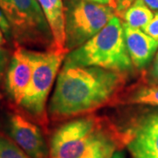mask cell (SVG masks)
<instances>
[{"label":"cell","instance_id":"7c38bea8","mask_svg":"<svg viewBox=\"0 0 158 158\" xmlns=\"http://www.w3.org/2000/svg\"><path fill=\"white\" fill-rule=\"evenodd\" d=\"M154 17L152 10L148 7L142 0H135L124 11L123 18L128 26L142 29Z\"/></svg>","mask_w":158,"mask_h":158},{"label":"cell","instance_id":"d4e9b609","mask_svg":"<svg viewBox=\"0 0 158 158\" xmlns=\"http://www.w3.org/2000/svg\"><path fill=\"white\" fill-rule=\"evenodd\" d=\"M110 6L113 9H116V0H110Z\"/></svg>","mask_w":158,"mask_h":158},{"label":"cell","instance_id":"7402d4cb","mask_svg":"<svg viewBox=\"0 0 158 158\" xmlns=\"http://www.w3.org/2000/svg\"><path fill=\"white\" fill-rule=\"evenodd\" d=\"M90 2L94 3H98V4H103V5H109L110 6V0H88Z\"/></svg>","mask_w":158,"mask_h":158},{"label":"cell","instance_id":"ba28073f","mask_svg":"<svg viewBox=\"0 0 158 158\" xmlns=\"http://www.w3.org/2000/svg\"><path fill=\"white\" fill-rule=\"evenodd\" d=\"M9 135L12 141L32 158H47L48 149L38 126L20 114L9 119Z\"/></svg>","mask_w":158,"mask_h":158},{"label":"cell","instance_id":"2e32d148","mask_svg":"<svg viewBox=\"0 0 158 158\" xmlns=\"http://www.w3.org/2000/svg\"><path fill=\"white\" fill-rule=\"evenodd\" d=\"M144 33L153 39L158 40V11L154 15L153 19L146 27L141 29Z\"/></svg>","mask_w":158,"mask_h":158},{"label":"cell","instance_id":"ac0fdd59","mask_svg":"<svg viewBox=\"0 0 158 158\" xmlns=\"http://www.w3.org/2000/svg\"><path fill=\"white\" fill-rule=\"evenodd\" d=\"M0 29L7 36H10V34H11L10 25H9V23L7 21L6 18L5 17L4 13L2 12L1 10H0Z\"/></svg>","mask_w":158,"mask_h":158},{"label":"cell","instance_id":"484cf974","mask_svg":"<svg viewBox=\"0 0 158 158\" xmlns=\"http://www.w3.org/2000/svg\"><path fill=\"white\" fill-rule=\"evenodd\" d=\"M51 158H56V157H51Z\"/></svg>","mask_w":158,"mask_h":158},{"label":"cell","instance_id":"30bf717a","mask_svg":"<svg viewBox=\"0 0 158 158\" xmlns=\"http://www.w3.org/2000/svg\"><path fill=\"white\" fill-rule=\"evenodd\" d=\"M125 42L134 67L143 69L152 60L158 48V40L148 36L141 29L123 23Z\"/></svg>","mask_w":158,"mask_h":158},{"label":"cell","instance_id":"5b68a950","mask_svg":"<svg viewBox=\"0 0 158 158\" xmlns=\"http://www.w3.org/2000/svg\"><path fill=\"white\" fill-rule=\"evenodd\" d=\"M64 7L68 52L84 45L115 16L109 5L88 0H66Z\"/></svg>","mask_w":158,"mask_h":158},{"label":"cell","instance_id":"277c9868","mask_svg":"<svg viewBox=\"0 0 158 158\" xmlns=\"http://www.w3.org/2000/svg\"><path fill=\"white\" fill-rule=\"evenodd\" d=\"M33 75L19 106L40 122L46 120V104L57 73L67 56V50L51 48L45 52L28 50Z\"/></svg>","mask_w":158,"mask_h":158},{"label":"cell","instance_id":"6da1fadb","mask_svg":"<svg viewBox=\"0 0 158 158\" xmlns=\"http://www.w3.org/2000/svg\"><path fill=\"white\" fill-rule=\"evenodd\" d=\"M124 82V74L117 71L63 64L48 112L54 118H68L91 112L110 101Z\"/></svg>","mask_w":158,"mask_h":158},{"label":"cell","instance_id":"e0dca14e","mask_svg":"<svg viewBox=\"0 0 158 158\" xmlns=\"http://www.w3.org/2000/svg\"><path fill=\"white\" fill-rule=\"evenodd\" d=\"M148 82L150 85H158V52L153 62L152 67L148 72Z\"/></svg>","mask_w":158,"mask_h":158},{"label":"cell","instance_id":"9a60e30c","mask_svg":"<svg viewBox=\"0 0 158 158\" xmlns=\"http://www.w3.org/2000/svg\"><path fill=\"white\" fill-rule=\"evenodd\" d=\"M0 158H32L17 144L4 135H0Z\"/></svg>","mask_w":158,"mask_h":158},{"label":"cell","instance_id":"7a4b0ae2","mask_svg":"<svg viewBox=\"0 0 158 158\" xmlns=\"http://www.w3.org/2000/svg\"><path fill=\"white\" fill-rule=\"evenodd\" d=\"M63 64L92 66L126 74L134 67L125 42L123 25L114 16L84 45L69 52Z\"/></svg>","mask_w":158,"mask_h":158},{"label":"cell","instance_id":"d6986e66","mask_svg":"<svg viewBox=\"0 0 158 158\" xmlns=\"http://www.w3.org/2000/svg\"><path fill=\"white\" fill-rule=\"evenodd\" d=\"M135 0H116V10L118 12L124 13V11L129 7Z\"/></svg>","mask_w":158,"mask_h":158},{"label":"cell","instance_id":"3957f363","mask_svg":"<svg viewBox=\"0 0 158 158\" xmlns=\"http://www.w3.org/2000/svg\"><path fill=\"white\" fill-rule=\"evenodd\" d=\"M0 10L19 44L55 48L49 26L37 0H0Z\"/></svg>","mask_w":158,"mask_h":158},{"label":"cell","instance_id":"ffe728a7","mask_svg":"<svg viewBox=\"0 0 158 158\" xmlns=\"http://www.w3.org/2000/svg\"><path fill=\"white\" fill-rule=\"evenodd\" d=\"M7 53L6 51L1 48L0 45V75L4 72L6 64H7Z\"/></svg>","mask_w":158,"mask_h":158},{"label":"cell","instance_id":"cb8c5ba5","mask_svg":"<svg viewBox=\"0 0 158 158\" xmlns=\"http://www.w3.org/2000/svg\"><path fill=\"white\" fill-rule=\"evenodd\" d=\"M5 43V40H4V36H3V32L0 29V45H3Z\"/></svg>","mask_w":158,"mask_h":158},{"label":"cell","instance_id":"44dd1931","mask_svg":"<svg viewBox=\"0 0 158 158\" xmlns=\"http://www.w3.org/2000/svg\"><path fill=\"white\" fill-rule=\"evenodd\" d=\"M142 1L150 10L158 11V0H142Z\"/></svg>","mask_w":158,"mask_h":158},{"label":"cell","instance_id":"52a82bcc","mask_svg":"<svg viewBox=\"0 0 158 158\" xmlns=\"http://www.w3.org/2000/svg\"><path fill=\"white\" fill-rule=\"evenodd\" d=\"M127 148L134 158H158V110L135 123L129 130Z\"/></svg>","mask_w":158,"mask_h":158},{"label":"cell","instance_id":"8992f818","mask_svg":"<svg viewBox=\"0 0 158 158\" xmlns=\"http://www.w3.org/2000/svg\"><path fill=\"white\" fill-rule=\"evenodd\" d=\"M101 133L96 119L80 118L62 126L51 140V157L82 158Z\"/></svg>","mask_w":158,"mask_h":158},{"label":"cell","instance_id":"9c48e42d","mask_svg":"<svg viewBox=\"0 0 158 158\" xmlns=\"http://www.w3.org/2000/svg\"><path fill=\"white\" fill-rule=\"evenodd\" d=\"M32 75L33 63L28 50L18 48L11 57L6 79V90L15 104L20 105L28 88Z\"/></svg>","mask_w":158,"mask_h":158},{"label":"cell","instance_id":"8fae6325","mask_svg":"<svg viewBox=\"0 0 158 158\" xmlns=\"http://www.w3.org/2000/svg\"><path fill=\"white\" fill-rule=\"evenodd\" d=\"M52 33L55 48L66 49L65 7L63 0H37ZM68 51V50H67Z\"/></svg>","mask_w":158,"mask_h":158},{"label":"cell","instance_id":"603a6c76","mask_svg":"<svg viewBox=\"0 0 158 158\" xmlns=\"http://www.w3.org/2000/svg\"><path fill=\"white\" fill-rule=\"evenodd\" d=\"M112 158H126L125 157V155L123 152H120V151H115V153L113 154V157Z\"/></svg>","mask_w":158,"mask_h":158},{"label":"cell","instance_id":"5bb4252c","mask_svg":"<svg viewBox=\"0 0 158 158\" xmlns=\"http://www.w3.org/2000/svg\"><path fill=\"white\" fill-rule=\"evenodd\" d=\"M124 103L158 106V85L142 87L135 90L125 99Z\"/></svg>","mask_w":158,"mask_h":158},{"label":"cell","instance_id":"4fadbf2b","mask_svg":"<svg viewBox=\"0 0 158 158\" xmlns=\"http://www.w3.org/2000/svg\"><path fill=\"white\" fill-rule=\"evenodd\" d=\"M115 143L107 136L100 134L82 158H112L115 153Z\"/></svg>","mask_w":158,"mask_h":158}]
</instances>
